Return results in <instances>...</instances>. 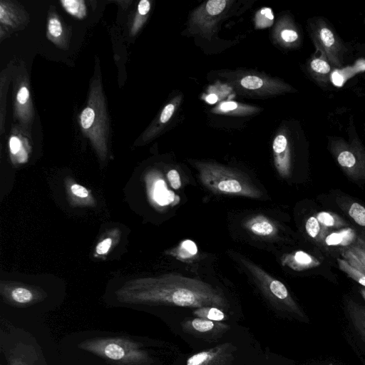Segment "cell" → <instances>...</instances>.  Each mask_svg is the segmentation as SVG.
<instances>
[{
  "label": "cell",
  "instance_id": "obj_32",
  "mask_svg": "<svg viewBox=\"0 0 365 365\" xmlns=\"http://www.w3.org/2000/svg\"><path fill=\"white\" fill-rule=\"evenodd\" d=\"M279 36L283 44L287 46L296 44L299 41V34L297 30L288 25L280 29Z\"/></svg>",
  "mask_w": 365,
  "mask_h": 365
},
{
  "label": "cell",
  "instance_id": "obj_26",
  "mask_svg": "<svg viewBox=\"0 0 365 365\" xmlns=\"http://www.w3.org/2000/svg\"><path fill=\"white\" fill-rule=\"evenodd\" d=\"M60 3L67 13L77 19H82L86 16V3L83 0H61Z\"/></svg>",
  "mask_w": 365,
  "mask_h": 365
},
{
  "label": "cell",
  "instance_id": "obj_41",
  "mask_svg": "<svg viewBox=\"0 0 365 365\" xmlns=\"http://www.w3.org/2000/svg\"><path fill=\"white\" fill-rule=\"evenodd\" d=\"M331 81L333 83L337 86H340L343 84V78L339 71H334L331 74Z\"/></svg>",
  "mask_w": 365,
  "mask_h": 365
},
{
  "label": "cell",
  "instance_id": "obj_35",
  "mask_svg": "<svg viewBox=\"0 0 365 365\" xmlns=\"http://www.w3.org/2000/svg\"><path fill=\"white\" fill-rule=\"evenodd\" d=\"M348 250L365 267V236L359 237Z\"/></svg>",
  "mask_w": 365,
  "mask_h": 365
},
{
  "label": "cell",
  "instance_id": "obj_37",
  "mask_svg": "<svg viewBox=\"0 0 365 365\" xmlns=\"http://www.w3.org/2000/svg\"><path fill=\"white\" fill-rule=\"evenodd\" d=\"M317 219L321 225L327 227L337 226V220L334 215L327 212H321L317 215Z\"/></svg>",
  "mask_w": 365,
  "mask_h": 365
},
{
  "label": "cell",
  "instance_id": "obj_43",
  "mask_svg": "<svg viewBox=\"0 0 365 365\" xmlns=\"http://www.w3.org/2000/svg\"><path fill=\"white\" fill-rule=\"evenodd\" d=\"M311 365H337V364H332L331 362L320 361V362H314V364H312Z\"/></svg>",
  "mask_w": 365,
  "mask_h": 365
},
{
  "label": "cell",
  "instance_id": "obj_1",
  "mask_svg": "<svg viewBox=\"0 0 365 365\" xmlns=\"http://www.w3.org/2000/svg\"><path fill=\"white\" fill-rule=\"evenodd\" d=\"M106 299L110 306L145 312L163 322L172 317L177 309H184V316L194 309L205 307H219L240 320L242 317L221 289L204 281L176 274L127 282L113 289Z\"/></svg>",
  "mask_w": 365,
  "mask_h": 365
},
{
  "label": "cell",
  "instance_id": "obj_27",
  "mask_svg": "<svg viewBox=\"0 0 365 365\" xmlns=\"http://www.w3.org/2000/svg\"><path fill=\"white\" fill-rule=\"evenodd\" d=\"M175 195L167 189L163 180H158L153 189V198L160 205H165L173 200Z\"/></svg>",
  "mask_w": 365,
  "mask_h": 365
},
{
  "label": "cell",
  "instance_id": "obj_24",
  "mask_svg": "<svg viewBox=\"0 0 365 365\" xmlns=\"http://www.w3.org/2000/svg\"><path fill=\"white\" fill-rule=\"evenodd\" d=\"M150 10V2L148 0H141L137 7V12L130 28V34L133 36L140 29L145 21Z\"/></svg>",
  "mask_w": 365,
  "mask_h": 365
},
{
  "label": "cell",
  "instance_id": "obj_39",
  "mask_svg": "<svg viewBox=\"0 0 365 365\" xmlns=\"http://www.w3.org/2000/svg\"><path fill=\"white\" fill-rule=\"evenodd\" d=\"M112 240L110 238H106L98 243L96 246V252L98 255H104L107 253L111 246Z\"/></svg>",
  "mask_w": 365,
  "mask_h": 365
},
{
  "label": "cell",
  "instance_id": "obj_6",
  "mask_svg": "<svg viewBox=\"0 0 365 365\" xmlns=\"http://www.w3.org/2000/svg\"><path fill=\"white\" fill-rule=\"evenodd\" d=\"M79 124L83 135L90 140L101 158L104 160L108 153L109 118L98 76L92 81L87 103L79 115Z\"/></svg>",
  "mask_w": 365,
  "mask_h": 365
},
{
  "label": "cell",
  "instance_id": "obj_12",
  "mask_svg": "<svg viewBox=\"0 0 365 365\" xmlns=\"http://www.w3.org/2000/svg\"><path fill=\"white\" fill-rule=\"evenodd\" d=\"M312 36L319 51L334 66L342 63L343 46L332 30L322 20L312 24Z\"/></svg>",
  "mask_w": 365,
  "mask_h": 365
},
{
  "label": "cell",
  "instance_id": "obj_42",
  "mask_svg": "<svg viewBox=\"0 0 365 365\" xmlns=\"http://www.w3.org/2000/svg\"><path fill=\"white\" fill-rule=\"evenodd\" d=\"M205 101L210 104H214L219 100L218 96L214 93H211L206 96Z\"/></svg>",
  "mask_w": 365,
  "mask_h": 365
},
{
  "label": "cell",
  "instance_id": "obj_18",
  "mask_svg": "<svg viewBox=\"0 0 365 365\" xmlns=\"http://www.w3.org/2000/svg\"><path fill=\"white\" fill-rule=\"evenodd\" d=\"M259 111V108L235 101H224L215 107L212 112L230 115H250Z\"/></svg>",
  "mask_w": 365,
  "mask_h": 365
},
{
  "label": "cell",
  "instance_id": "obj_23",
  "mask_svg": "<svg viewBox=\"0 0 365 365\" xmlns=\"http://www.w3.org/2000/svg\"><path fill=\"white\" fill-rule=\"evenodd\" d=\"M309 69L316 79L325 82L328 81L331 66L325 60L319 58H313L309 63Z\"/></svg>",
  "mask_w": 365,
  "mask_h": 365
},
{
  "label": "cell",
  "instance_id": "obj_28",
  "mask_svg": "<svg viewBox=\"0 0 365 365\" xmlns=\"http://www.w3.org/2000/svg\"><path fill=\"white\" fill-rule=\"evenodd\" d=\"M339 268L349 277L365 287V272L358 269L345 259H338Z\"/></svg>",
  "mask_w": 365,
  "mask_h": 365
},
{
  "label": "cell",
  "instance_id": "obj_11",
  "mask_svg": "<svg viewBox=\"0 0 365 365\" xmlns=\"http://www.w3.org/2000/svg\"><path fill=\"white\" fill-rule=\"evenodd\" d=\"M231 3L227 0H210L204 3L191 15L190 31L207 37L212 35L217 22Z\"/></svg>",
  "mask_w": 365,
  "mask_h": 365
},
{
  "label": "cell",
  "instance_id": "obj_4",
  "mask_svg": "<svg viewBox=\"0 0 365 365\" xmlns=\"http://www.w3.org/2000/svg\"><path fill=\"white\" fill-rule=\"evenodd\" d=\"M262 351L247 329L215 346L181 354L174 365H247Z\"/></svg>",
  "mask_w": 365,
  "mask_h": 365
},
{
  "label": "cell",
  "instance_id": "obj_8",
  "mask_svg": "<svg viewBox=\"0 0 365 365\" xmlns=\"http://www.w3.org/2000/svg\"><path fill=\"white\" fill-rule=\"evenodd\" d=\"M240 260L255 277L265 298L279 317L309 324V317L282 282L273 278L255 264L245 259Z\"/></svg>",
  "mask_w": 365,
  "mask_h": 365
},
{
  "label": "cell",
  "instance_id": "obj_31",
  "mask_svg": "<svg viewBox=\"0 0 365 365\" xmlns=\"http://www.w3.org/2000/svg\"><path fill=\"white\" fill-rule=\"evenodd\" d=\"M274 21V15L269 8H262L255 16L256 28L263 29L270 26Z\"/></svg>",
  "mask_w": 365,
  "mask_h": 365
},
{
  "label": "cell",
  "instance_id": "obj_10",
  "mask_svg": "<svg viewBox=\"0 0 365 365\" xmlns=\"http://www.w3.org/2000/svg\"><path fill=\"white\" fill-rule=\"evenodd\" d=\"M344 334L349 344L365 359V306L350 297L343 302Z\"/></svg>",
  "mask_w": 365,
  "mask_h": 365
},
{
  "label": "cell",
  "instance_id": "obj_19",
  "mask_svg": "<svg viewBox=\"0 0 365 365\" xmlns=\"http://www.w3.org/2000/svg\"><path fill=\"white\" fill-rule=\"evenodd\" d=\"M284 263L297 271H302L319 265L316 258L303 251H297L286 256Z\"/></svg>",
  "mask_w": 365,
  "mask_h": 365
},
{
  "label": "cell",
  "instance_id": "obj_22",
  "mask_svg": "<svg viewBox=\"0 0 365 365\" xmlns=\"http://www.w3.org/2000/svg\"><path fill=\"white\" fill-rule=\"evenodd\" d=\"M181 97L178 96L173 99L170 103L167 104L163 110L160 113L158 122L157 123L155 127H153L150 128L149 131V134L147 135L148 138H150L151 136H153L161 129L163 128V125H165L172 118L173 115L175 110L176 109V107L178 104L179 103V101H180Z\"/></svg>",
  "mask_w": 365,
  "mask_h": 365
},
{
  "label": "cell",
  "instance_id": "obj_33",
  "mask_svg": "<svg viewBox=\"0 0 365 365\" xmlns=\"http://www.w3.org/2000/svg\"><path fill=\"white\" fill-rule=\"evenodd\" d=\"M348 213L357 225L365 227V207L363 205L358 202L352 203Z\"/></svg>",
  "mask_w": 365,
  "mask_h": 365
},
{
  "label": "cell",
  "instance_id": "obj_15",
  "mask_svg": "<svg viewBox=\"0 0 365 365\" xmlns=\"http://www.w3.org/2000/svg\"><path fill=\"white\" fill-rule=\"evenodd\" d=\"M272 148L276 168L282 176L286 177L289 173L290 162L288 142L284 135L275 137Z\"/></svg>",
  "mask_w": 365,
  "mask_h": 365
},
{
  "label": "cell",
  "instance_id": "obj_40",
  "mask_svg": "<svg viewBox=\"0 0 365 365\" xmlns=\"http://www.w3.org/2000/svg\"><path fill=\"white\" fill-rule=\"evenodd\" d=\"M71 190L73 195L79 197H86L88 195V192L87 189L82 185L74 184L71 186Z\"/></svg>",
  "mask_w": 365,
  "mask_h": 365
},
{
  "label": "cell",
  "instance_id": "obj_44",
  "mask_svg": "<svg viewBox=\"0 0 365 365\" xmlns=\"http://www.w3.org/2000/svg\"><path fill=\"white\" fill-rule=\"evenodd\" d=\"M359 292H360V294H361V297L363 298V299L365 302V287L360 288L359 289Z\"/></svg>",
  "mask_w": 365,
  "mask_h": 365
},
{
  "label": "cell",
  "instance_id": "obj_36",
  "mask_svg": "<svg viewBox=\"0 0 365 365\" xmlns=\"http://www.w3.org/2000/svg\"><path fill=\"white\" fill-rule=\"evenodd\" d=\"M321 225L317 217H310L306 222V231L311 237L317 238L320 234Z\"/></svg>",
  "mask_w": 365,
  "mask_h": 365
},
{
  "label": "cell",
  "instance_id": "obj_2",
  "mask_svg": "<svg viewBox=\"0 0 365 365\" xmlns=\"http://www.w3.org/2000/svg\"><path fill=\"white\" fill-rule=\"evenodd\" d=\"M58 346L64 365H174L181 354L159 339L101 329L73 331Z\"/></svg>",
  "mask_w": 365,
  "mask_h": 365
},
{
  "label": "cell",
  "instance_id": "obj_16",
  "mask_svg": "<svg viewBox=\"0 0 365 365\" xmlns=\"http://www.w3.org/2000/svg\"><path fill=\"white\" fill-rule=\"evenodd\" d=\"M186 315H191L215 322H239L240 320L226 311L215 307H205L194 309Z\"/></svg>",
  "mask_w": 365,
  "mask_h": 365
},
{
  "label": "cell",
  "instance_id": "obj_9",
  "mask_svg": "<svg viewBox=\"0 0 365 365\" xmlns=\"http://www.w3.org/2000/svg\"><path fill=\"white\" fill-rule=\"evenodd\" d=\"M330 150L345 174L354 180H365V149L356 138L349 143L333 140Z\"/></svg>",
  "mask_w": 365,
  "mask_h": 365
},
{
  "label": "cell",
  "instance_id": "obj_25",
  "mask_svg": "<svg viewBox=\"0 0 365 365\" xmlns=\"http://www.w3.org/2000/svg\"><path fill=\"white\" fill-rule=\"evenodd\" d=\"M354 232L351 229L344 230L339 232H333L325 239L327 245H348L354 242Z\"/></svg>",
  "mask_w": 365,
  "mask_h": 365
},
{
  "label": "cell",
  "instance_id": "obj_38",
  "mask_svg": "<svg viewBox=\"0 0 365 365\" xmlns=\"http://www.w3.org/2000/svg\"><path fill=\"white\" fill-rule=\"evenodd\" d=\"M168 180L174 190H178L181 187V180L179 173L175 169L169 170L167 173Z\"/></svg>",
  "mask_w": 365,
  "mask_h": 365
},
{
  "label": "cell",
  "instance_id": "obj_29",
  "mask_svg": "<svg viewBox=\"0 0 365 365\" xmlns=\"http://www.w3.org/2000/svg\"><path fill=\"white\" fill-rule=\"evenodd\" d=\"M0 21L5 26L14 27L19 21L16 17V8L8 2L1 1L0 5Z\"/></svg>",
  "mask_w": 365,
  "mask_h": 365
},
{
  "label": "cell",
  "instance_id": "obj_5",
  "mask_svg": "<svg viewBox=\"0 0 365 365\" xmlns=\"http://www.w3.org/2000/svg\"><path fill=\"white\" fill-rule=\"evenodd\" d=\"M166 325L193 351L215 346L247 329L239 322H215L191 315L177 317Z\"/></svg>",
  "mask_w": 365,
  "mask_h": 365
},
{
  "label": "cell",
  "instance_id": "obj_3",
  "mask_svg": "<svg viewBox=\"0 0 365 365\" xmlns=\"http://www.w3.org/2000/svg\"><path fill=\"white\" fill-rule=\"evenodd\" d=\"M0 365H64L58 342L43 323L16 327L0 320Z\"/></svg>",
  "mask_w": 365,
  "mask_h": 365
},
{
  "label": "cell",
  "instance_id": "obj_7",
  "mask_svg": "<svg viewBox=\"0 0 365 365\" xmlns=\"http://www.w3.org/2000/svg\"><path fill=\"white\" fill-rule=\"evenodd\" d=\"M201 182L215 193L259 198L262 193L245 174L210 162H195Z\"/></svg>",
  "mask_w": 365,
  "mask_h": 365
},
{
  "label": "cell",
  "instance_id": "obj_17",
  "mask_svg": "<svg viewBox=\"0 0 365 365\" xmlns=\"http://www.w3.org/2000/svg\"><path fill=\"white\" fill-rule=\"evenodd\" d=\"M47 36L54 44L65 48L67 45V36L58 16L54 14H49L47 23Z\"/></svg>",
  "mask_w": 365,
  "mask_h": 365
},
{
  "label": "cell",
  "instance_id": "obj_30",
  "mask_svg": "<svg viewBox=\"0 0 365 365\" xmlns=\"http://www.w3.org/2000/svg\"><path fill=\"white\" fill-rule=\"evenodd\" d=\"M24 143V140L19 135H13L9 138L10 152L14 155H18L20 162H24L27 159Z\"/></svg>",
  "mask_w": 365,
  "mask_h": 365
},
{
  "label": "cell",
  "instance_id": "obj_20",
  "mask_svg": "<svg viewBox=\"0 0 365 365\" xmlns=\"http://www.w3.org/2000/svg\"><path fill=\"white\" fill-rule=\"evenodd\" d=\"M247 227L258 236L268 237L276 233V227L272 222L263 215H257L246 223Z\"/></svg>",
  "mask_w": 365,
  "mask_h": 365
},
{
  "label": "cell",
  "instance_id": "obj_14",
  "mask_svg": "<svg viewBox=\"0 0 365 365\" xmlns=\"http://www.w3.org/2000/svg\"><path fill=\"white\" fill-rule=\"evenodd\" d=\"M14 114L17 120L29 125L34 118V108L26 80H21L15 86Z\"/></svg>",
  "mask_w": 365,
  "mask_h": 365
},
{
  "label": "cell",
  "instance_id": "obj_13",
  "mask_svg": "<svg viewBox=\"0 0 365 365\" xmlns=\"http://www.w3.org/2000/svg\"><path fill=\"white\" fill-rule=\"evenodd\" d=\"M235 85L241 91L259 96L279 94L291 90L284 82L263 75H245Z\"/></svg>",
  "mask_w": 365,
  "mask_h": 365
},
{
  "label": "cell",
  "instance_id": "obj_34",
  "mask_svg": "<svg viewBox=\"0 0 365 365\" xmlns=\"http://www.w3.org/2000/svg\"><path fill=\"white\" fill-rule=\"evenodd\" d=\"M197 252V248L194 242L186 240L179 246L178 255L183 259H187L195 255Z\"/></svg>",
  "mask_w": 365,
  "mask_h": 365
},
{
  "label": "cell",
  "instance_id": "obj_21",
  "mask_svg": "<svg viewBox=\"0 0 365 365\" xmlns=\"http://www.w3.org/2000/svg\"><path fill=\"white\" fill-rule=\"evenodd\" d=\"M247 365H297L289 359L262 350Z\"/></svg>",
  "mask_w": 365,
  "mask_h": 365
}]
</instances>
